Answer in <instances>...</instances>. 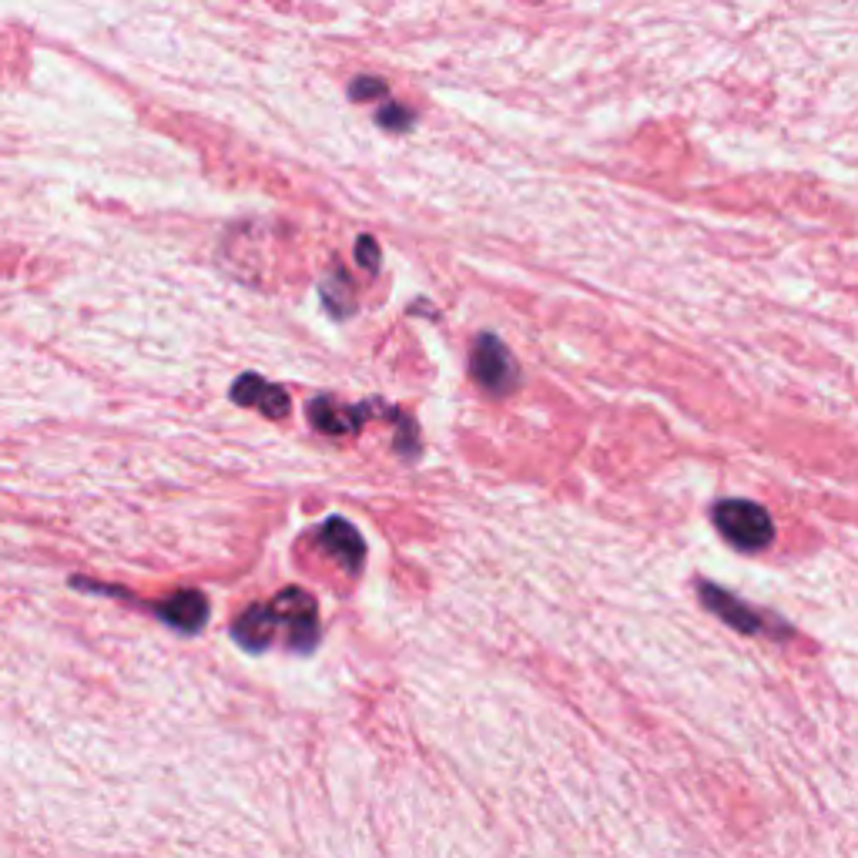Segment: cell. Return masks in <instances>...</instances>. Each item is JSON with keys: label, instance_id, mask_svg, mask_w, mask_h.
Returning a JSON list of instances; mask_svg holds the SVG:
<instances>
[{"label": "cell", "instance_id": "7", "mask_svg": "<svg viewBox=\"0 0 858 858\" xmlns=\"http://www.w3.org/2000/svg\"><path fill=\"white\" fill-rule=\"evenodd\" d=\"M279 624H276V614L269 610V603H256L249 607L245 614L235 618L231 624V638L245 648V651H266L269 641L276 638Z\"/></svg>", "mask_w": 858, "mask_h": 858}, {"label": "cell", "instance_id": "12", "mask_svg": "<svg viewBox=\"0 0 858 858\" xmlns=\"http://www.w3.org/2000/svg\"><path fill=\"white\" fill-rule=\"evenodd\" d=\"M355 259H359V266H362L365 272H376V269H380V245H376L370 235H362L359 245H355Z\"/></svg>", "mask_w": 858, "mask_h": 858}, {"label": "cell", "instance_id": "10", "mask_svg": "<svg viewBox=\"0 0 858 858\" xmlns=\"http://www.w3.org/2000/svg\"><path fill=\"white\" fill-rule=\"evenodd\" d=\"M319 292H322V302H325V309L335 316V319H342V316H349V312H355V302H352V286H349V279L342 276V272H332L322 286H319Z\"/></svg>", "mask_w": 858, "mask_h": 858}, {"label": "cell", "instance_id": "13", "mask_svg": "<svg viewBox=\"0 0 858 858\" xmlns=\"http://www.w3.org/2000/svg\"><path fill=\"white\" fill-rule=\"evenodd\" d=\"M380 94H386V84H383L380 77H359V81H352V87H349V97H352V101L380 97Z\"/></svg>", "mask_w": 858, "mask_h": 858}, {"label": "cell", "instance_id": "8", "mask_svg": "<svg viewBox=\"0 0 858 858\" xmlns=\"http://www.w3.org/2000/svg\"><path fill=\"white\" fill-rule=\"evenodd\" d=\"M365 413H376V406L362 403V406L349 410V406H339V403H335V400H329V396H319V400H312V403H309V420H312V426H316L319 433H329V436L352 433Z\"/></svg>", "mask_w": 858, "mask_h": 858}, {"label": "cell", "instance_id": "11", "mask_svg": "<svg viewBox=\"0 0 858 858\" xmlns=\"http://www.w3.org/2000/svg\"><path fill=\"white\" fill-rule=\"evenodd\" d=\"M376 121H380L383 128H390V132H403V128L413 125V114H410L406 107H400V104H386V107L376 114Z\"/></svg>", "mask_w": 858, "mask_h": 858}, {"label": "cell", "instance_id": "2", "mask_svg": "<svg viewBox=\"0 0 858 858\" xmlns=\"http://www.w3.org/2000/svg\"><path fill=\"white\" fill-rule=\"evenodd\" d=\"M469 373L476 380V386H483L486 393L494 396H507L517 386V359L507 352V345L497 335H476L473 342V355H469Z\"/></svg>", "mask_w": 858, "mask_h": 858}, {"label": "cell", "instance_id": "4", "mask_svg": "<svg viewBox=\"0 0 858 858\" xmlns=\"http://www.w3.org/2000/svg\"><path fill=\"white\" fill-rule=\"evenodd\" d=\"M231 400H235L238 406H252V410H259V413H262V416H269V420H282V416L289 413V396H286V390H279V386H272V383L259 380L256 373H245V376H238V380H235V386H231Z\"/></svg>", "mask_w": 858, "mask_h": 858}, {"label": "cell", "instance_id": "6", "mask_svg": "<svg viewBox=\"0 0 858 858\" xmlns=\"http://www.w3.org/2000/svg\"><path fill=\"white\" fill-rule=\"evenodd\" d=\"M701 600H704V607H711L714 614L724 624H731L734 631H745V634H758L762 631V618L755 614L748 603H742L734 593H727V590H721V587H714L707 580H701Z\"/></svg>", "mask_w": 858, "mask_h": 858}, {"label": "cell", "instance_id": "1", "mask_svg": "<svg viewBox=\"0 0 858 858\" xmlns=\"http://www.w3.org/2000/svg\"><path fill=\"white\" fill-rule=\"evenodd\" d=\"M714 527L738 550H762L775 537L772 517L752 500H724L714 507Z\"/></svg>", "mask_w": 858, "mask_h": 858}, {"label": "cell", "instance_id": "3", "mask_svg": "<svg viewBox=\"0 0 858 858\" xmlns=\"http://www.w3.org/2000/svg\"><path fill=\"white\" fill-rule=\"evenodd\" d=\"M269 610L276 614L279 628H289V648L292 651H312L319 641V610L316 600L302 587H286Z\"/></svg>", "mask_w": 858, "mask_h": 858}, {"label": "cell", "instance_id": "9", "mask_svg": "<svg viewBox=\"0 0 858 858\" xmlns=\"http://www.w3.org/2000/svg\"><path fill=\"white\" fill-rule=\"evenodd\" d=\"M319 544H322V550H329V554H335L339 557V564H345V567H359L362 564V557H365V544H362V537L355 534V527L352 524H345V520H339V517H329L325 524H322V530H319Z\"/></svg>", "mask_w": 858, "mask_h": 858}, {"label": "cell", "instance_id": "5", "mask_svg": "<svg viewBox=\"0 0 858 858\" xmlns=\"http://www.w3.org/2000/svg\"><path fill=\"white\" fill-rule=\"evenodd\" d=\"M155 610H158V618H162L168 628H175V631H182V634H195V631H201L205 621H208V600H205V593H198V590H178V593H172L168 600H162Z\"/></svg>", "mask_w": 858, "mask_h": 858}]
</instances>
